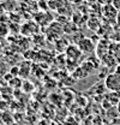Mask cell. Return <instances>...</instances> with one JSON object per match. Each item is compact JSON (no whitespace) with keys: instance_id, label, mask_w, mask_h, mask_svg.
Here are the masks:
<instances>
[{"instance_id":"obj_1","label":"cell","mask_w":120,"mask_h":125,"mask_svg":"<svg viewBox=\"0 0 120 125\" xmlns=\"http://www.w3.org/2000/svg\"><path fill=\"white\" fill-rule=\"evenodd\" d=\"M105 85L109 92H120V75L115 72L108 73L105 78Z\"/></svg>"},{"instance_id":"obj_2","label":"cell","mask_w":120,"mask_h":125,"mask_svg":"<svg viewBox=\"0 0 120 125\" xmlns=\"http://www.w3.org/2000/svg\"><path fill=\"white\" fill-rule=\"evenodd\" d=\"M118 13H119V11L113 6V4H107V5H103V7H102V15L107 19H117Z\"/></svg>"},{"instance_id":"obj_3","label":"cell","mask_w":120,"mask_h":125,"mask_svg":"<svg viewBox=\"0 0 120 125\" xmlns=\"http://www.w3.org/2000/svg\"><path fill=\"white\" fill-rule=\"evenodd\" d=\"M77 46L82 51V53H91L94 51V43L88 37H84L83 40H80V42Z\"/></svg>"},{"instance_id":"obj_4","label":"cell","mask_w":120,"mask_h":125,"mask_svg":"<svg viewBox=\"0 0 120 125\" xmlns=\"http://www.w3.org/2000/svg\"><path fill=\"white\" fill-rule=\"evenodd\" d=\"M106 99L112 104V106H117L120 101V92H110Z\"/></svg>"},{"instance_id":"obj_5","label":"cell","mask_w":120,"mask_h":125,"mask_svg":"<svg viewBox=\"0 0 120 125\" xmlns=\"http://www.w3.org/2000/svg\"><path fill=\"white\" fill-rule=\"evenodd\" d=\"M113 6L118 10V11H120V0H113Z\"/></svg>"},{"instance_id":"obj_6","label":"cell","mask_w":120,"mask_h":125,"mask_svg":"<svg viewBox=\"0 0 120 125\" xmlns=\"http://www.w3.org/2000/svg\"><path fill=\"white\" fill-rule=\"evenodd\" d=\"M99 4H102V5H107V4H112L113 0H97Z\"/></svg>"},{"instance_id":"obj_7","label":"cell","mask_w":120,"mask_h":125,"mask_svg":"<svg viewBox=\"0 0 120 125\" xmlns=\"http://www.w3.org/2000/svg\"><path fill=\"white\" fill-rule=\"evenodd\" d=\"M5 72H6V70H5V66H4L2 64H0V77H2V76L5 75Z\"/></svg>"},{"instance_id":"obj_8","label":"cell","mask_w":120,"mask_h":125,"mask_svg":"<svg viewBox=\"0 0 120 125\" xmlns=\"http://www.w3.org/2000/svg\"><path fill=\"white\" fill-rule=\"evenodd\" d=\"M114 72H115V73H118V75H120V64H118V65L115 66V69H114Z\"/></svg>"},{"instance_id":"obj_9","label":"cell","mask_w":120,"mask_h":125,"mask_svg":"<svg viewBox=\"0 0 120 125\" xmlns=\"http://www.w3.org/2000/svg\"><path fill=\"white\" fill-rule=\"evenodd\" d=\"M115 21H117V23H118V25H119V27H120V11H119V13H118V16H117V19H115Z\"/></svg>"},{"instance_id":"obj_10","label":"cell","mask_w":120,"mask_h":125,"mask_svg":"<svg viewBox=\"0 0 120 125\" xmlns=\"http://www.w3.org/2000/svg\"><path fill=\"white\" fill-rule=\"evenodd\" d=\"M115 107H117V109H118V112H119V115H120V101H119V104H118V105H117Z\"/></svg>"},{"instance_id":"obj_11","label":"cell","mask_w":120,"mask_h":125,"mask_svg":"<svg viewBox=\"0 0 120 125\" xmlns=\"http://www.w3.org/2000/svg\"><path fill=\"white\" fill-rule=\"evenodd\" d=\"M0 52H2V48H1V46H0ZM1 55V54H0Z\"/></svg>"}]
</instances>
